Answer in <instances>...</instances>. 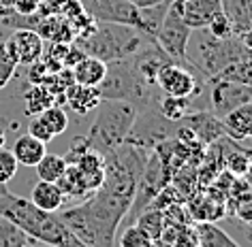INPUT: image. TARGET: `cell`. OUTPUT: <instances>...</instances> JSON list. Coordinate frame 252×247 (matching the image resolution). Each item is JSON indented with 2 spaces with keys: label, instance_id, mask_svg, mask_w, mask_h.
<instances>
[{
  "label": "cell",
  "instance_id": "6da1fadb",
  "mask_svg": "<svg viewBox=\"0 0 252 247\" xmlns=\"http://www.w3.org/2000/svg\"><path fill=\"white\" fill-rule=\"evenodd\" d=\"M0 218L22 228L36 243L52 247H88L68 230L58 213H49L34 207L28 198L11 194L7 188L0 190Z\"/></svg>",
  "mask_w": 252,
  "mask_h": 247
},
{
  "label": "cell",
  "instance_id": "7a4b0ae2",
  "mask_svg": "<svg viewBox=\"0 0 252 247\" xmlns=\"http://www.w3.org/2000/svg\"><path fill=\"white\" fill-rule=\"evenodd\" d=\"M81 52L86 55H94V58L103 62H113V60H126L139 54L143 47L150 45V41L135 28L120 26V24H107V22H96V28L90 34L75 39Z\"/></svg>",
  "mask_w": 252,
  "mask_h": 247
},
{
  "label": "cell",
  "instance_id": "3957f363",
  "mask_svg": "<svg viewBox=\"0 0 252 247\" xmlns=\"http://www.w3.org/2000/svg\"><path fill=\"white\" fill-rule=\"evenodd\" d=\"M94 111H96V119L86 141L94 151L105 156L126 141L139 113V107L128 100H100Z\"/></svg>",
  "mask_w": 252,
  "mask_h": 247
},
{
  "label": "cell",
  "instance_id": "277c9868",
  "mask_svg": "<svg viewBox=\"0 0 252 247\" xmlns=\"http://www.w3.org/2000/svg\"><path fill=\"white\" fill-rule=\"evenodd\" d=\"M250 52L239 43L237 36L229 39H216L205 28L192 30L190 41L186 47V64H190L194 71H199L205 77L218 75L226 64L235 62Z\"/></svg>",
  "mask_w": 252,
  "mask_h": 247
},
{
  "label": "cell",
  "instance_id": "5b68a950",
  "mask_svg": "<svg viewBox=\"0 0 252 247\" xmlns=\"http://www.w3.org/2000/svg\"><path fill=\"white\" fill-rule=\"evenodd\" d=\"M152 90L154 87L148 85L137 75L130 58L107 62L105 79L98 83V92L103 100H128V103L143 107V109L154 105Z\"/></svg>",
  "mask_w": 252,
  "mask_h": 247
},
{
  "label": "cell",
  "instance_id": "8992f818",
  "mask_svg": "<svg viewBox=\"0 0 252 247\" xmlns=\"http://www.w3.org/2000/svg\"><path fill=\"white\" fill-rule=\"evenodd\" d=\"M203 79L205 75L194 71L190 64H182V62H169L156 75V87L165 94V96L175 98H188L192 103L194 96L203 94ZM194 109V107H192Z\"/></svg>",
  "mask_w": 252,
  "mask_h": 247
},
{
  "label": "cell",
  "instance_id": "52a82bcc",
  "mask_svg": "<svg viewBox=\"0 0 252 247\" xmlns=\"http://www.w3.org/2000/svg\"><path fill=\"white\" fill-rule=\"evenodd\" d=\"M173 124L175 122H169L158 111L148 107V109H143V115L137 113L133 128H130L128 137H126V143L135 145V147H139L150 154V151H154L160 143H167L169 138L175 135L178 126H173Z\"/></svg>",
  "mask_w": 252,
  "mask_h": 247
},
{
  "label": "cell",
  "instance_id": "ba28073f",
  "mask_svg": "<svg viewBox=\"0 0 252 247\" xmlns=\"http://www.w3.org/2000/svg\"><path fill=\"white\" fill-rule=\"evenodd\" d=\"M190 34H192V28L182 20L178 15V11H175L171 7V2H169L167 13L162 17L160 26L154 34V43L173 62L186 64V47H188V41H190Z\"/></svg>",
  "mask_w": 252,
  "mask_h": 247
},
{
  "label": "cell",
  "instance_id": "9c48e42d",
  "mask_svg": "<svg viewBox=\"0 0 252 247\" xmlns=\"http://www.w3.org/2000/svg\"><path fill=\"white\" fill-rule=\"evenodd\" d=\"M207 81H210L207 100H210V111H214V115L224 117L229 111L252 103V85L231 83L218 77H207Z\"/></svg>",
  "mask_w": 252,
  "mask_h": 247
},
{
  "label": "cell",
  "instance_id": "30bf717a",
  "mask_svg": "<svg viewBox=\"0 0 252 247\" xmlns=\"http://www.w3.org/2000/svg\"><path fill=\"white\" fill-rule=\"evenodd\" d=\"M88 13L96 22L120 24L141 32V9L128 0H90Z\"/></svg>",
  "mask_w": 252,
  "mask_h": 247
},
{
  "label": "cell",
  "instance_id": "8fae6325",
  "mask_svg": "<svg viewBox=\"0 0 252 247\" xmlns=\"http://www.w3.org/2000/svg\"><path fill=\"white\" fill-rule=\"evenodd\" d=\"M7 49L13 64H34L43 58L45 43L34 28H17L7 39Z\"/></svg>",
  "mask_w": 252,
  "mask_h": 247
},
{
  "label": "cell",
  "instance_id": "7c38bea8",
  "mask_svg": "<svg viewBox=\"0 0 252 247\" xmlns=\"http://www.w3.org/2000/svg\"><path fill=\"white\" fill-rule=\"evenodd\" d=\"M171 7L192 30H201L222 11V0H171Z\"/></svg>",
  "mask_w": 252,
  "mask_h": 247
},
{
  "label": "cell",
  "instance_id": "4fadbf2b",
  "mask_svg": "<svg viewBox=\"0 0 252 247\" xmlns=\"http://www.w3.org/2000/svg\"><path fill=\"white\" fill-rule=\"evenodd\" d=\"M180 122L192 130V135L197 137V141L201 145H214L216 141L226 137L222 119H220L218 115H214V113L207 111V109L188 113V115H184Z\"/></svg>",
  "mask_w": 252,
  "mask_h": 247
},
{
  "label": "cell",
  "instance_id": "5bb4252c",
  "mask_svg": "<svg viewBox=\"0 0 252 247\" xmlns=\"http://www.w3.org/2000/svg\"><path fill=\"white\" fill-rule=\"evenodd\" d=\"M100 100L103 98H100L98 87L71 83L64 90V103L71 107L75 113H79V115H88V113H92L100 105Z\"/></svg>",
  "mask_w": 252,
  "mask_h": 247
},
{
  "label": "cell",
  "instance_id": "9a60e30c",
  "mask_svg": "<svg viewBox=\"0 0 252 247\" xmlns=\"http://www.w3.org/2000/svg\"><path fill=\"white\" fill-rule=\"evenodd\" d=\"M224 132L233 141H244V138H252V103H246L237 109L229 111L222 117Z\"/></svg>",
  "mask_w": 252,
  "mask_h": 247
},
{
  "label": "cell",
  "instance_id": "2e32d148",
  "mask_svg": "<svg viewBox=\"0 0 252 247\" xmlns=\"http://www.w3.org/2000/svg\"><path fill=\"white\" fill-rule=\"evenodd\" d=\"M30 202L34 207L43 209V211H49V213H58L62 205H64V194L62 190L58 188V183H52V181H41L32 188L30 192Z\"/></svg>",
  "mask_w": 252,
  "mask_h": 247
},
{
  "label": "cell",
  "instance_id": "e0dca14e",
  "mask_svg": "<svg viewBox=\"0 0 252 247\" xmlns=\"http://www.w3.org/2000/svg\"><path fill=\"white\" fill-rule=\"evenodd\" d=\"M71 71H73L75 83L88 85V87H98V83L105 79L107 62L94 58V55H84Z\"/></svg>",
  "mask_w": 252,
  "mask_h": 247
},
{
  "label": "cell",
  "instance_id": "ac0fdd59",
  "mask_svg": "<svg viewBox=\"0 0 252 247\" xmlns=\"http://www.w3.org/2000/svg\"><path fill=\"white\" fill-rule=\"evenodd\" d=\"M11 151H13L17 164H24V166H36L41 158L47 154L45 143H41L39 138L30 137L28 132L15 138L13 149H11Z\"/></svg>",
  "mask_w": 252,
  "mask_h": 247
},
{
  "label": "cell",
  "instance_id": "d6986e66",
  "mask_svg": "<svg viewBox=\"0 0 252 247\" xmlns=\"http://www.w3.org/2000/svg\"><path fill=\"white\" fill-rule=\"evenodd\" d=\"M199 247H239L226 230H222L216 221H199L197 226Z\"/></svg>",
  "mask_w": 252,
  "mask_h": 247
},
{
  "label": "cell",
  "instance_id": "ffe728a7",
  "mask_svg": "<svg viewBox=\"0 0 252 247\" xmlns=\"http://www.w3.org/2000/svg\"><path fill=\"white\" fill-rule=\"evenodd\" d=\"M250 2L252 0H222V11H224V15L229 17L235 36H239L244 30H248L252 26Z\"/></svg>",
  "mask_w": 252,
  "mask_h": 247
},
{
  "label": "cell",
  "instance_id": "44dd1931",
  "mask_svg": "<svg viewBox=\"0 0 252 247\" xmlns=\"http://www.w3.org/2000/svg\"><path fill=\"white\" fill-rule=\"evenodd\" d=\"M218 79L231 81V83H242V85H252V52L244 58H239L231 64H226L218 75H214Z\"/></svg>",
  "mask_w": 252,
  "mask_h": 247
},
{
  "label": "cell",
  "instance_id": "7402d4cb",
  "mask_svg": "<svg viewBox=\"0 0 252 247\" xmlns=\"http://www.w3.org/2000/svg\"><path fill=\"white\" fill-rule=\"evenodd\" d=\"M158 111L162 117L169 119V122H175L178 124L182 117L188 115V113H192V103L188 98H175V96H165L162 94V98H158Z\"/></svg>",
  "mask_w": 252,
  "mask_h": 247
},
{
  "label": "cell",
  "instance_id": "603a6c76",
  "mask_svg": "<svg viewBox=\"0 0 252 247\" xmlns=\"http://www.w3.org/2000/svg\"><path fill=\"white\" fill-rule=\"evenodd\" d=\"M66 166H68V164H66V160L62 156H58V154H45L34 168H36V175H39L41 181L56 183L62 175H64Z\"/></svg>",
  "mask_w": 252,
  "mask_h": 247
},
{
  "label": "cell",
  "instance_id": "cb8c5ba5",
  "mask_svg": "<svg viewBox=\"0 0 252 247\" xmlns=\"http://www.w3.org/2000/svg\"><path fill=\"white\" fill-rule=\"evenodd\" d=\"M24 100H26V115L32 117V115H39L41 111H45L47 107L54 105V94L49 92L45 85H34L26 92Z\"/></svg>",
  "mask_w": 252,
  "mask_h": 247
},
{
  "label": "cell",
  "instance_id": "d4e9b609",
  "mask_svg": "<svg viewBox=\"0 0 252 247\" xmlns=\"http://www.w3.org/2000/svg\"><path fill=\"white\" fill-rule=\"evenodd\" d=\"M162 224H165V215H162V211H141L139 215H137V228L146 234L148 239H152L154 243L162 237Z\"/></svg>",
  "mask_w": 252,
  "mask_h": 247
},
{
  "label": "cell",
  "instance_id": "484cf974",
  "mask_svg": "<svg viewBox=\"0 0 252 247\" xmlns=\"http://www.w3.org/2000/svg\"><path fill=\"white\" fill-rule=\"evenodd\" d=\"M32 243H36V241L30 239L22 228L11 224L9 220L0 218V247H26Z\"/></svg>",
  "mask_w": 252,
  "mask_h": 247
},
{
  "label": "cell",
  "instance_id": "4316f807",
  "mask_svg": "<svg viewBox=\"0 0 252 247\" xmlns=\"http://www.w3.org/2000/svg\"><path fill=\"white\" fill-rule=\"evenodd\" d=\"M39 117L45 122V126L52 130L54 137H58V135H62V132H66V128H68V115H66V111L62 109L60 105L47 107L45 111L39 113Z\"/></svg>",
  "mask_w": 252,
  "mask_h": 247
},
{
  "label": "cell",
  "instance_id": "83f0119b",
  "mask_svg": "<svg viewBox=\"0 0 252 247\" xmlns=\"http://www.w3.org/2000/svg\"><path fill=\"white\" fill-rule=\"evenodd\" d=\"M231 149L229 156H224V166H226V173H231L233 177H244L246 170L250 168V160L246 158V154L239 149V143L237 141H231Z\"/></svg>",
  "mask_w": 252,
  "mask_h": 247
},
{
  "label": "cell",
  "instance_id": "f1b7e54d",
  "mask_svg": "<svg viewBox=\"0 0 252 247\" xmlns=\"http://www.w3.org/2000/svg\"><path fill=\"white\" fill-rule=\"evenodd\" d=\"M17 160L11 149H4V145L0 147V186H7V183L17 175Z\"/></svg>",
  "mask_w": 252,
  "mask_h": 247
},
{
  "label": "cell",
  "instance_id": "f546056e",
  "mask_svg": "<svg viewBox=\"0 0 252 247\" xmlns=\"http://www.w3.org/2000/svg\"><path fill=\"white\" fill-rule=\"evenodd\" d=\"M118 247H156L152 239H148L137 226H128L120 239Z\"/></svg>",
  "mask_w": 252,
  "mask_h": 247
},
{
  "label": "cell",
  "instance_id": "4dcf8cb0",
  "mask_svg": "<svg viewBox=\"0 0 252 247\" xmlns=\"http://www.w3.org/2000/svg\"><path fill=\"white\" fill-rule=\"evenodd\" d=\"M231 232H233V241L239 247H252V221H242L237 218H233L229 221Z\"/></svg>",
  "mask_w": 252,
  "mask_h": 247
},
{
  "label": "cell",
  "instance_id": "1f68e13d",
  "mask_svg": "<svg viewBox=\"0 0 252 247\" xmlns=\"http://www.w3.org/2000/svg\"><path fill=\"white\" fill-rule=\"evenodd\" d=\"M207 32H210L212 36H216V39H229V36H235L233 34V28H231V22L229 17L224 15V11H220V13H216L212 17V22L207 24Z\"/></svg>",
  "mask_w": 252,
  "mask_h": 247
},
{
  "label": "cell",
  "instance_id": "d6a6232c",
  "mask_svg": "<svg viewBox=\"0 0 252 247\" xmlns=\"http://www.w3.org/2000/svg\"><path fill=\"white\" fill-rule=\"evenodd\" d=\"M28 135L30 137H34V138H39L41 143H49L54 138V135H52V130L45 126V122L39 117V115H32V119H30V124H28Z\"/></svg>",
  "mask_w": 252,
  "mask_h": 247
},
{
  "label": "cell",
  "instance_id": "836d02e7",
  "mask_svg": "<svg viewBox=\"0 0 252 247\" xmlns=\"http://www.w3.org/2000/svg\"><path fill=\"white\" fill-rule=\"evenodd\" d=\"M41 2L43 0H13V11L17 15L30 17V15H34L36 11L41 9Z\"/></svg>",
  "mask_w": 252,
  "mask_h": 247
},
{
  "label": "cell",
  "instance_id": "e575fe53",
  "mask_svg": "<svg viewBox=\"0 0 252 247\" xmlns=\"http://www.w3.org/2000/svg\"><path fill=\"white\" fill-rule=\"evenodd\" d=\"M231 215L237 220H242V221H252V196L244 198L242 202H237V205L233 207Z\"/></svg>",
  "mask_w": 252,
  "mask_h": 247
},
{
  "label": "cell",
  "instance_id": "d590c367",
  "mask_svg": "<svg viewBox=\"0 0 252 247\" xmlns=\"http://www.w3.org/2000/svg\"><path fill=\"white\" fill-rule=\"evenodd\" d=\"M15 68H17V64H13V62H2L0 60V90H4L9 81L13 79Z\"/></svg>",
  "mask_w": 252,
  "mask_h": 247
},
{
  "label": "cell",
  "instance_id": "8d00e7d4",
  "mask_svg": "<svg viewBox=\"0 0 252 247\" xmlns=\"http://www.w3.org/2000/svg\"><path fill=\"white\" fill-rule=\"evenodd\" d=\"M128 2H133L135 7H139V9H148V7H156V4L171 2V0H128Z\"/></svg>",
  "mask_w": 252,
  "mask_h": 247
},
{
  "label": "cell",
  "instance_id": "74e56055",
  "mask_svg": "<svg viewBox=\"0 0 252 247\" xmlns=\"http://www.w3.org/2000/svg\"><path fill=\"white\" fill-rule=\"evenodd\" d=\"M237 39H239V43H242L246 49H248V52H252V26L248 30H244V32L239 34Z\"/></svg>",
  "mask_w": 252,
  "mask_h": 247
},
{
  "label": "cell",
  "instance_id": "f35d334b",
  "mask_svg": "<svg viewBox=\"0 0 252 247\" xmlns=\"http://www.w3.org/2000/svg\"><path fill=\"white\" fill-rule=\"evenodd\" d=\"M0 60L2 62H11L9 49H7V41H0Z\"/></svg>",
  "mask_w": 252,
  "mask_h": 247
},
{
  "label": "cell",
  "instance_id": "ab89813d",
  "mask_svg": "<svg viewBox=\"0 0 252 247\" xmlns=\"http://www.w3.org/2000/svg\"><path fill=\"white\" fill-rule=\"evenodd\" d=\"M237 143H239V141H237ZM239 149L244 151V154H246V158H248V160H250V164H252V147H244V145L239 143Z\"/></svg>",
  "mask_w": 252,
  "mask_h": 247
},
{
  "label": "cell",
  "instance_id": "60d3db41",
  "mask_svg": "<svg viewBox=\"0 0 252 247\" xmlns=\"http://www.w3.org/2000/svg\"><path fill=\"white\" fill-rule=\"evenodd\" d=\"M244 179H246V183L252 188V164H250V168L246 170V175H244Z\"/></svg>",
  "mask_w": 252,
  "mask_h": 247
},
{
  "label": "cell",
  "instance_id": "b9f144b4",
  "mask_svg": "<svg viewBox=\"0 0 252 247\" xmlns=\"http://www.w3.org/2000/svg\"><path fill=\"white\" fill-rule=\"evenodd\" d=\"M2 145H4V132L0 130V147H2Z\"/></svg>",
  "mask_w": 252,
  "mask_h": 247
},
{
  "label": "cell",
  "instance_id": "7bdbcfd3",
  "mask_svg": "<svg viewBox=\"0 0 252 247\" xmlns=\"http://www.w3.org/2000/svg\"><path fill=\"white\" fill-rule=\"evenodd\" d=\"M250 20H252V2H250Z\"/></svg>",
  "mask_w": 252,
  "mask_h": 247
},
{
  "label": "cell",
  "instance_id": "ee69618b",
  "mask_svg": "<svg viewBox=\"0 0 252 247\" xmlns=\"http://www.w3.org/2000/svg\"><path fill=\"white\" fill-rule=\"evenodd\" d=\"M26 247H34V243H32V245H26Z\"/></svg>",
  "mask_w": 252,
  "mask_h": 247
}]
</instances>
